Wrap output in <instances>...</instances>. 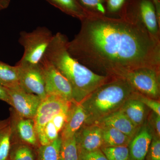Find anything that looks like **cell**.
Listing matches in <instances>:
<instances>
[{"label":"cell","instance_id":"obj_26","mask_svg":"<svg viewBox=\"0 0 160 160\" xmlns=\"http://www.w3.org/2000/svg\"><path fill=\"white\" fill-rule=\"evenodd\" d=\"M148 153V160H160V139L157 136L153 135Z\"/></svg>","mask_w":160,"mask_h":160},{"label":"cell","instance_id":"obj_30","mask_svg":"<svg viewBox=\"0 0 160 160\" xmlns=\"http://www.w3.org/2000/svg\"><path fill=\"white\" fill-rule=\"evenodd\" d=\"M67 112H68L58 113L54 116L51 120L60 133L66 122Z\"/></svg>","mask_w":160,"mask_h":160},{"label":"cell","instance_id":"obj_15","mask_svg":"<svg viewBox=\"0 0 160 160\" xmlns=\"http://www.w3.org/2000/svg\"><path fill=\"white\" fill-rule=\"evenodd\" d=\"M94 124L113 127L131 139L140 129L135 126L121 109L107 116Z\"/></svg>","mask_w":160,"mask_h":160},{"label":"cell","instance_id":"obj_20","mask_svg":"<svg viewBox=\"0 0 160 160\" xmlns=\"http://www.w3.org/2000/svg\"><path fill=\"white\" fill-rule=\"evenodd\" d=\"M19 85L18 66H11L0 60V86L9 88Z\"/></svg>","mask_w":160,"mask_h":160},{"label":"cell","instance_id":"obj_1","mask_svg":"<svg viewBox=\"0 0 160 160\" xmlns=\"http://www.w3.org/2000/svg\"><path fill=\"white\" fill-rule=\"evenodd\" d=\"M120 17L91 13L81 21V29L69 41L72 56L93 72L121 78L142 67L160 69V41L142 22L137 6L126 3Z\"/></svg>","mask_w":160,"mask_h":160},{"label":"cell","instance_id":"obj_25","mask_svg":"<svg viewBox=\"0 0 160 160\" xmlns=\"http://www.w3.org/2000/svg\"><path fill=\"white\" fill-rule=\"evenodd\" d=\"M81 6L86 11L91 13L106 15L105 3L106 0H77Z\"/></svg>","mask_w":160,"mask_h":160},{"label":"cell","instance_id":"obj_3","mask_svg":"<svg viewBox=\"0 0 160 160\" xmlns=\"http://www.w3.org/2000/svg\"><path fill=\"white\" fill-rule=\"evenodd\" d=\"M137 92L125 79L110 78L80 103L86 113L84 125L96 124L119 110Z\"/></svg>","mask_w":160,"mask_h":160},{"label":"cell","instance_id":"obj_8","mask_svg":"<svg viewBox=\"0 0 160 160\" xmlns=\"http://www.w3.org/2000/svg\"><path fill=\"white\" fill-rule=\"evenodd\" d=\"M72 102L53 95L47 96L42 101L33 118L38 140L42 136L46 124L56 114L61 112H67Z\"/></svg>","mask_w":160,"mask_h":160},{"label":"cell","instance_id":"obj_16","mask_svg":"<svg viewBox=\"0 0 160 160\" xmlns=\"http://www.w3.org/2000/svg\"><path fill=\"white\" fill-rule=\"evenodd\" d=\"M137 92L126 101L120 109L135 126L140 128L142 126L146 117V106L137 98Z\"/></svg>","mask_w":160,"mask_h":160},{"label":"cell","instance_id":"obj_31","mask_svg":"<svg viewBox=\"0 0 160 160\" xmlns=\"http://www.w3.org/2000/svg\"><path fill=\"white\" fill-rule=\"evenodd\" d=\"M151 127L155 131L156 136L160 138V116L158 115L153 112L150 118Z\"/></svg>","mask_w":160,"mask_h":160},{"label":"cell","instance_id":"obj_12","mask_svg":"<svg viewBox=\"0 0 160 160\" xmlns=\"http://www.w3.org/2000/svg\"><path fill=\"white\" fill-rule=\"evenodd\" d=\"M152 137L150 126L145 125L140 127L129 143L130 160H145Z\"/></svg>","mask_w":160,"mask_h":160},{"label":"cell","instance_id":"obj_29","mask_svg":"<svg viewBox=\"0 0 160 160\" xmlns=\"http://www.w3.org/2000/svg\"><path fill=\"white\" fill-rule=\"evenodd\" d=\"M127 0H106V11L112 13L121 11L127 2Z\"/></svg>","mask_w":160,"mask_h":160},{"label":"cell","instance_id":"obj_9","mask_svg":"<svg viewBox=\"0 0 160 160\" xmlns=\"http://www.w3.org/2000/svg\"><path fill=\"white\" fill-rule=\"evenodd\" d=\"M10 98V105L20 116L34 118L42 101L36 95L29 93L19 85L6 88Z\"/></svg>","mask_w":160,"mask_h":160},{"label":"cell","instance_id":"obj_28","mask_svg":"<svg viewBox=\"0 0 160 160\" xmlns=\"http://www.w3.org/2000/svg\"><path fill=\"white\" fill-rule=\"evenodd\" d=\"M79 160H108L101 149L86 152H78Z\"/></svg>","mask_w":160,"mask_h":160},{"label":"cell","instance_id":"obj_7","mask_svg":"<svg viewBox=\"0 0 160 160\" xmlns=\"http://www.w3.org/2000/svg\"><path fill=\"white\" fill-rule=\"evenodd\" d=\"M10 112L12 144L22 143L37 149L40 144L33 119L20 116L12 107Z\"/></svg>","mask_w":160,"mask_h":160},{"label":"cell","instance_id":"obj_13","mask_svg":"<svg viewBox=\"0 0 160 160\" xmlns=\"http://www.w3.org/2000/svg\"><path fill=\"white\" fill-rule=\"evenodd\" d=\"M86 119V113L82 105L72 102L67 112L66 122L60 133L62 140L74 136L85 124Z\"/></svg>","mask_w":160,"mask_h":160},{"label":"cell","instance_id":"obj_17","mask_svg":"<svg viewBox=\"0 0 160 160\" xmlns=\"http://www.w3.org/2000/svg\"><path fill=\"white\" fill-rule=\"evenodd\" d=\"M64 13L82 21L91 12L86 11L77 0H46Z\"/></svg>","mask_w":160,"mask_h":160},{"label":"cell","instance_id":"obj_10","mask_svg":"<svg viewBox=\"0 0 160 160\" xmlns=\"http://www.w3.org/2000/svg\"><path fill=\"white\" fill-rule=\"evenodd\" d=\"M19 69V85L27 92L42 100L47 97L42 72L38 65H16Z\"/></svg>","mask_w":160,"mask_h":160},{"label":"cell","instance_id":"obj_21","mask_svg":"<svg viewBox=\"0 0 160 160\" xmlns=\"http://www.w3.org/2000/svg\"><path fill=\"white\" fill-rule=\"evenodd\" d=\"M62 140L59 136L50 144L40 146L36 150V160H61Z\"/></svg>","mask_w":160,"mask_h":160},{"label":"cell","instance_id":"obj_18","mask_svg":"<svg viewBox=\"0 0 160 160\" xmlns=\"http://www.w3.org/2000/svg\"><path fill=\"white\" fill-rule=\"evenodd\" d=\"M100 126L102 127L104 146H127L130 143L131 138L118 129L110 126Z\"/></svg>","mask_w":160,"mask_h":160},{"label":"cell","instance_id":"obj_35","mask_svg":"<svg viewBox=\"0 0 160 160\" xmlns=\"http://www.w3.org/2000/svg\"></svg>","mask_w":160,"mask_h":160},{"label":"cell","instance_id":"obj_4","mask_svg":"<svg viewBox=\"0 0 160 160\" xmlns=\"http://www.w3.org/2000/svg\"><path fill=\"white\" fill-rule=\"evenodd\" d=\"M53 37L52 32L45 26H39L31 32H21L18 42L24 47V54L17 64L38 65Z\"/></svg>","mask_w":160,"mask_h":160},{"label":"cell","instance_id":"obj_5","mask_svg":"<svg viewBox=\"0 0 160 160\" xmlns=\"http://www.w3.org/2000/svg\"><path fill=\"white\" fill-rule=\"evenodd\" d=\"M160 68L142 67L127 72L121 77L140 94L153 99L159 98Z\"/></svg>","mask_w":160,"mask_h":160},{"label":"cell","instance_id":"obj_22","mask_svg":"<svg viewBox=\"0 0 160 160\" xmlns=\"http://www.w3.org/2000/svg\"><path fill=\"white\" fill-rule=\"evenodd\" d=\"M36 150L26 144H12L9 152V160H36Z\"/></svg>","mask_w":160,"mask_h":160},{"label":"cell","instance_id":"obj_23","mask_svg":"<svg viewBox=\"0 0 160 160\" xmlns=\"http://www.w3.org/2000/svg\"><path fill=\"white\" fill-rule=\"evenodd\" d=\"M61 160H79L75 135L62 140L61 149Z\"/></svg>","mask_w":160,"mask_h":160},{"label":"cell","instance_id":"obj_34","mask_svg":"<svg viewBox=\"0 0 160 160\" xmlns=\"http://www.w3.org/2000/svg\"><path fill=\"white\" fill-rule=\"evenodd\" d=\"M11 0H0V11L9 7Z\"/></svg>","mask_w":160,"mask_h":160},{"label":"cell","instance_id":"obj_2","mask_svg":"<svg viewBox=\"0 0 160 160\" xmlns=\"http://www.w3.org/2000/svg\"><path fill=\"white\" fill-rule=\"evenodd\" d=\"M69 41L66 35L57 32L53 35L45 56L69 81L73 101L81 103L110 77L93 72L72 56L67 47Z\"/></svg>","mask_w":160,"mask_h":160},{"label":"cell","instance_id":"obj_24","mask_svg":"<svg viewBox=\"0 0 160 160\" xmlns=\"http://www.w3.org/2000/svg\"><path fill=\"white\" fill-rule=\"evenodd\" d=\"M101 149L108 160H130L129 149L127 146H104Z\"/></svg>","mask_w":160,"mask_h":160},{"label":"cell","instance_id":"obj_19","mask_svg":"<svg viewBox=\"0 0 160 160\" xmlns=\"http://www.w3.org/2000/svg\"><path fill=\"white\" fill-rule=\"evenodd\" d=\"M12 145L9 118L0 121V160H9Z\"/></svg>","mask_w":160,"mask_h":160},{"label":"cell","instance_id":"obj_32","mask_svg":"<svg viewBox=\"0 0 160 160\" xmlns=\"http://www.w3.org/2000/svg\"><path fill=\"white\" fill-rule=\"evenodd\" d=\"M0 100H2L10 105V98L7 90L6 88L1 86H0Z\"/></svg>","mask_w":160,"mask_h":160},{"label":"cell","instance_id":"obj_11","mask_svg":"<svg viewBox=\"0 0 160 160\" xmlns=\"http://www.w3.org/2000/svg\"><path fill=\"white\" fill-rule=\"evenodd\" d=\"M75 137L78 152L93 151L104 146L102 127L98 124H84Z\"/></svg>","mask_w":160,"mask_h":160},{"label":"cell","instance_id":"obj_6","mask_svg":"<svg viewBox=\"0 0 160 160\" xmlns=\"http://www.w3.org/2000/svg\"><path fill=\"white\" fill-rule=\"evenodd\" d=\"M42 72L47 96L53 95L72 102V89L69 81L45 56L39 63Z\"/></svg>","mask_w":160,"mask_h":160},{"label":"cell","instance_id":"obj_27","mask_svg":"<svg viewBox=\"0 0 160 160\" xmlns=\"http://www.w3.org/2000/svg\"><path fill=\"white\" fill-rule=\"evenodd\" d=\"M137 98L149 109H151L153 112L158 115L160 116V102L159 101L153 99L145 96L137 92Z\"/></svg>","mask_w":160,"mask_h":160},{"label":"cell","instance_id":"obj_33","mask_svg":"<svg viewBox=\"0 0 160 160\" xmlns=\"http://www.w3.org/2000/svg\"><path fill=\"white\" fill-rule=\"evenodd\" d=\"M155 7L157 16L159 24L160 25V0H150Z\"/></svg>","mask_w":160,"mask_h":160},{"label":"cell","instance_id":"obj_14","mask_svg":"<svg viewBox=\"0 0 160 160\" xmlns=\"http://www.w3.org/2000/svg\"><path fill=\"white\" fill-rule=\"evenodd\" d=\"M140 19L149 33L160 41V26L154 4L150 0H140L137 6Z\"/></svg>","mask_w":160,"mask_h":160}]
</instances>
